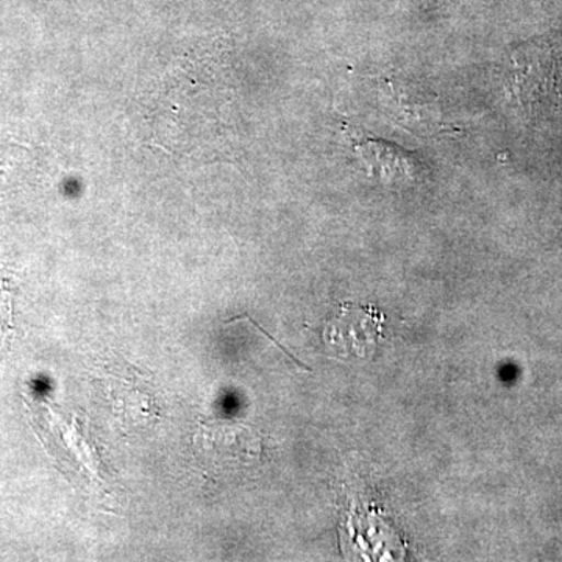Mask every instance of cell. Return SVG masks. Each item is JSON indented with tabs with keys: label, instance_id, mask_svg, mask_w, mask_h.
Wrapping results in <instances>:
<instances>
[{
	"label": "cell",
	"instance_id": "cell-1",
	"mask_svg": "<svg viewBox=\"0 0 562 562\" xmlns=\"http://www.w3.org/2000/svg\"><path fill=\"white\" fill-rule=\"evenodd\" d=\"M383 314L372 305L347 303L325 325L324 341L342 360H366L383 336Z\"/></svg>",
	"mask_w": 562,
	"mask_h": 562
},
{
	"label": "cell",
	"instance_id": "cell-2",
	"mask_svg": "<svg viewBox=\"0 0 562 562\" xmlns=\"http://www.w3.org/2000/svg\"><path fill=\"white\" fill-rule=\"evenodd\" d=\"M514 90L517 88L520 101L527 110L543 106V101H552L554 90V58L549 52H517L514 60Z\"/></svg>",
	"mask_w": 562,
	"mask_h": 562
},
{
	"label": "cell",
	"instance_id": "cell-3",
	"mask_svg": "<svg viewBox=\"0 0 562 562\" xmlns=\"http://www.w3.org/2000/svg\"><path fill=\"white\" fill-rule=\"evenodd\" d=\"M361 158H364L369 165L379 166V171L387 173L390 179L406 177L412 179L414 176V160L406 157L401 150L390 146V144L368 143L361 146Z\"/></svg>",
	"mask_w": 562,
	"mask_h": 562
},
{
	"label": "cell",
	"instance_id": "cell-4",
	"mask_svg": "<svg viewBox=\"0 0 562 562\" xmlns=\"http://www.w3.org/2000/svg\"><path fill=\"white\" fill-rule=\"evenodd\" d=\"M211 438V449L213 452L224 449L227 454L224 457V462L232 461H249V454L254 453V449L249 446L250 432L247 428L238 427H210V430H202Z\"/></svg>",
	"mask_w": 562,
	"mask_h": 562
}]
</instances>
